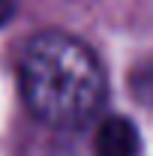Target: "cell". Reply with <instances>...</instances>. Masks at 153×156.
I'll use <instances>...</instances> for the list:
<instances>
[{
  "instance_id": "obj_2",
  "label": "cell",
  "mask_w": 153,
  "mask_h": 156,
  "mask_svg": "<svg viewBox=\"0 0 153 156\" xmlns=\"http://www.w3.org/2000/svg\"><path fill=\"white\" fill-rule=\"evenodd\" d=\"M138 132L126 117H108L102 120L96 132V156H138Z\"/></svg>"
},
{
  "instance_id": "obj_3",
  "label": "cell",
  "mask_w": 153,
  "mask_h": 156,
  "mask_svg": "<svg viewBox=\"0 0 153 156\" xmlns=\"http://www.w3.org/2000/svg\"><path fill=\"white\" fill-rule=\"evenodd\" d=\"M12 12H15V0H0V27L12 18Z\"/></svg>"
},
{
  "instance_id": "obj_1",
  "label": "cell",
  "mask_w": 153,
  "mask_h": 156,
  "mask_svg": "<svg viewBox=\"0 0 153 156\" xmlns=\"http://www.w3.org/2000/svg\"><path fill=\"white\" fill-rule=\"evenodd\" d=\"M21 96L48 126H81L105 102V72L96 54L57 30L33 36L18 57Z\"/></svg>"
}]
</instances>
